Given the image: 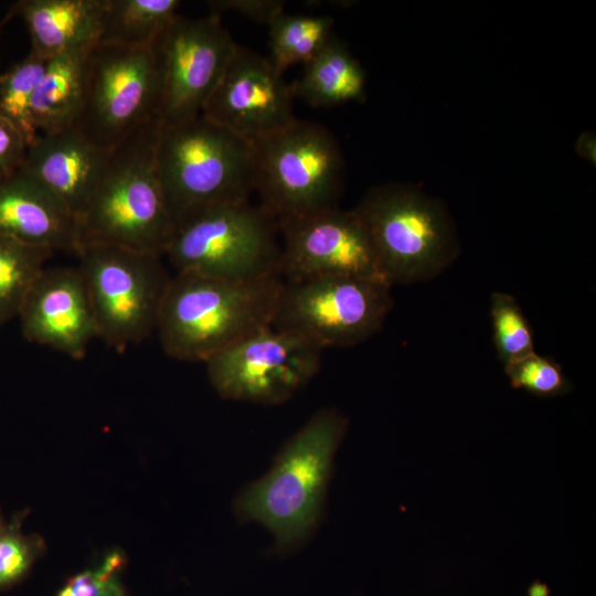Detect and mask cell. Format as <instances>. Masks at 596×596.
<instances>
[{
    "label": "cell",
    "mask_w": 596,
    "mask_h": 596,
    "mask_svg": "<svg viewBox=\"0 0 596 596\" xmlns=\"http://www.w3.org/2000/svg\"><path fill=\"white\" fill-rule=\"evenodd\" d=\"M284 279L273 274L224 279L175 273L164 292L156 331L175 360L205 362L274 321Z\"/></svg>",
    "instance_id": "cell-1"
},
{
    "label": "cell",
    "mask_w": 596,
    "mask_h": 596,
    "mask_svg": "<svg viewBox=\"0 0 596 596\" xmlns=\"http://www.w3.org/2000/svg\"><path fill=\"white\" fill-rule=\"evenodd\" d=\"M160 121L124 139L78 216L79 248L109 245L163 257L175 233L156 166Z\"/></svg>",
    "instance_id": "cell-2"
},
{
    "label": "cell",
    "mask_w": 596,
    "mask_h": 596,
    "mask_svg": "<svg viewBox=\"0 0 596 596\" xmlns=\"http://www.w3.org/2000/svg\"><path fill=\"white\" fill-rule=\"evenodd\" d=\"M156 166L175 230L213 207L254 192L252 143L202 114L159 128Z\"/></svg>",
    "instance_id": "cell-3"
},
{
    "label": "cell",
    "mask_w": 596,
    "mask_h": 596,
    "mask_svg": "<svg viewBox=\"0 0 596 596\" xmlns=\"http://www.w3.org/2000/svg\"><path fill=\"white\" fill-rule=\"evenodd\" d=\"M347 427V418L334 409L315 414L273 469L240 496L238 514L269 529L280 549L304 540L318 520L332 458Z\"/></svg>",
    "instance_id": "cell-4"
},
{
    "label": "cell",
    "mask_w": 596,
    "mask_h": 596,
    "mask_svg": "<svg viewBox=\"0 0 596 596\" xmlns=\"http://www.w3.org/2000/svg\"><path fill=\"white\" fill-rule=\"evenodd\" d=\"M353 211L391 286L430 280L459 254L455 224L443 202L413 185L371 188Z\"/></svg>",
    "instance_id": "cell-5"
},
{
    "label": "cell",
    "mask_w": 596,
    "mask_h": 596,
    "mask_svg": "<svg viewBox=\"0 0 596 596\" xmlns=\"http://www.w3.org/2000/svg\"><path fill=\"white\" fill-rule=\"evenodd\" d=\"M252 148L254 191L277 222L338 206L344 162L324 126L296 118Z\"/></svg>",
    "instance_id": "cell-6"
},
{
    "label": "cell",
    "mask_w": 596,
    "mask_h": 596,
    "mask_svg": "<svg viewBox=\"0 0 596 596\" xmlns=\"http://www.w3.org/2000/svg\"><path fill=\"white\" fill-rule=\"evenodd\" d=\"M161 97L151 47L96 44L85 56L81 108L73 127L109 152L141 126L159 120Z\"/></svg>",
    "instance_id": "cell-7"
},
{
    "label": "cell",
    "mask_w": 596,
    "mask_h": 596,
    "mask_svg": "<svg viewBox=\"0 0 596 596\" xmlns=\"http://www.w3.org/2000/svg\"><path fill=\"white\" fill-rule=\"evenodd\" d=\"M277 220L249 201L207 210L175 230L164 256L175 273L224 279L279 274Z\"/></svg>",
    "instance_id": "cell-8"
},
{
    "label": "cell",
    "mask_w": 596,
    "mask_h": 596,
    "mask_svg": "<svg viewBox=\"0 0 596 596\" xmlns=\"http://www.w3.org/2000/svg\"><path fill=\"white\" fill-rule=\"evenodd\" d=\"M391 287L384 279L342 275L284 280L272 326L322 351L352 347L383 327Z\"/></svg>",
    "instance_id": "cell-9"
},
{
    "label": "cell",
    "mask_w": 596,
    "mask_h": 596,
    "mask_svg": "<svg viewBox=\"0 0 596 596\" xmlns=\"http://www.w3.org/2000/svg\"><path fill=\"white\" fill-rule=\"evenodd\" d=\"M76 255L98 338L121 351L156 331L171 278L162 257L97 244L82 246Z\"/></svg>",
    "instance_id": "cell-10"
},
{
    "label": "cell",
    "mask_w": 596,
    "mask_h": 596,
    "mask_svg": "<svg viewBox=\"0 0 596 596\" xmlns=\"http://www.w3.org/2000/svg\"><path fill=\"white\" fill-rule=\"evenodd\" d=\"M321 353L302 338L270 326L204 363L222 397L275 405L289 400L318 374Z\"/></svg>",
    "instance_id": "cell-11"
},
{
    "label": "cell",
    "mask_w": 596,
    "mask_h": 596,
    "mask_svg": "<svg viewBox=\"0 0 596 596\" xmlns=\"http://www.w3.org/2000/svg\"><path fill=\"white\" fill-rule=\"evenodd\" d=\"M236 46L221 17L211 13L198 19L178 14L168 24L150 46L161 78V127L202 114Z\"/></svg>",
    "instance_id": "cell-12"
},
{
    "label": "cell",
    "mask_w": 596,
    "mask_h": 596,
    "mask_svg": "<svg viewBox=\"0 0 596 596\" xmlns=\"http://www.w3.org/2000/svg\"><path fill=\"white\" fill-rule=\"evenodd\" d=\"M279 275L284 280L317 276L384 279L369 235L352 210L339 206L278 222ZM386 281V280H385Z\"/></svg>",
    "instance_id": "cell-13"
},
{
    "label": "cell",
    "mask_w": 596,
    "mask_h": 596,
    "mask_svg": "<svg viewBox=\"0 0 596 596\" xmlns=\"http://www.w3.org/2000/svg\"><path fill=\"white\" fill-rule=\"evenodd\" d=\"M294 98L291 85L268 57L237 44L202 115L254 143L296 119Z\"/></svg>",
    "instance_id": "cell-14"
},
{
    "label": "cell",
    "mask_w": 596,
    "mask_h": 596,
    "mask_svg": "<svg viewBox=\"0 0 596 596\" xmlns=\"http://www.w3.org/2000/svg\"><path fill=\"white\" fill-rule=\"evenodd\" d=\"M23 337L72 359L97 337L95 315L78 267L45 268L18 315Z\"/></svg>",
    "instance_id": "cell-15"
},
{
    "label": "cell",
    "mask_w": 596,
    "mask_h": 596,
    "mask_svg": "<svg viewBox=\"0 0 596 596\" xmlns=\"http://www.w3.org/2000/svg\"><path fill=\"white\" fill-rule=\"evenodd\" d=\"M108 153L71 127L39 134L28 146L20 169L53 193L78 219L97 187Z\"/></svg>",
    "instance_id": "cell-16"
},
{
    "label": "cell",
    "mask_w": 596,
    "mask_h": 596,
    "mask_svg": "<svg viewBox=\"0 0 596 596\" xmlns=\"http://www.w3.org/2000/svg\"><path fill=\"white\" fill-rule=\"evenodd\" d=\"M0 235L54 253L79 251L77 217L22 169L0 179Z\"/></svg>",
    "instance_id": "cell-17"
},
{
    "label": "cell",
    "mask_w": 596,
    "mask_h": 596,
    "mask_svg": "<svg viewBox=\"0 0 596 596\" xmlns=\"http://www.w3.org/2000/svg\"><path fill=\"white\" fill-rule=\"evenodd\" d=\"M11 10L26 25L31 51L46 58L98 44L103 0H21Z\"/></svg>",
    "instance_id": "cell-18"
},
{
    "label": "cell",
    "mask_w": 596,
    "mask_h": 596,
    "mask_svg": "<svg viewBox=\"0 0 596 596\" xmlns=\"http://www.w3.org/2000/svg\"><path fill=\"white\" fill-rule=\"evenodd\" d=\"M291 85L295 96L312 107H332L363 100L365 72L348 47L332 35L320 52L305 64Z\"/></svg>",
    "instance_id": "cell-19"
},
{
    "label": "cell",
    "mask_w": 596,
    "mask_h": 596,
    "mask_svg": "<svg viewBox=\"0 0 596 596\" xmlns=\"http://www.w3.org/2000/svg\"><path fill=\"white\" fill-rule=\"evenodd\" d=\"M89 50L67 52L49 60L31 102L38 134L74 126L82 102L84 61Z\"/></svg>",
    "instance_id": "cell-20"
},
{
    "label": "cell",
    "mask_w": 596,
    "mask_h": 596,
    "mask_svg": "<svg viewBox=\"0 0 596 596\" xmlns=\"http://www.w3.org/2000/svg\"><path fill=\"white\" fill-rule=\"evenodd\" d=\"M180 6L179 0H103L98 44L150 47Z\"/></svg>",
    "instance_id": "cell-21"
},
{
    "label": "cell",
    "mask_w": 596,
    "mask_h": 596,
    "mask_svg": "<svg viewBox=\"0 0 596 596\" xmlns=\"http://www.w3.org/2000/svg\"><path fill=\"white\" fill-rule=\"evenodd\" d=\"M268 28V60L284 74L295 64H307L320 52L333 35V19L329 15L288 14L284 11Z\"/></svg>",
    "instance_id": "cell-22"
},
{
    "label": "cell",
    "mask_w": 596,
    "mask_h": 596,
    "mask_svg": "<svg viewBox=\"0 0 596 596\" xmlns=\"http://www.w3.org/2000/svg\"><path fill=\"white\" fill-rule=\"evenodd\" d=\"M53 251L0 235V322L19 315Z\"/></svg>",
    "instance_id": "cell-23"
},
{
    "label": "cell",
    "mask_w": 596,
    "mask_h": 596,
    "mask_svg": "<svg viewBox=\"0 0 596 596\" xmlns=\"http://www.w3.org/2000/svg\"><path fill=\"white\" fill-rule=\"evenodd\" d=\"M49 60L30 51L0 75V113L22 132L28 146L39 135L31 116V102Z\"/></svg>",
    "instance_id": "cell-24"
},
{
    "label": "cell",
    "mask_w": 596,
    "mask_h": 596,
    "mask_svg": "<svg viewBox=\"0 0 596 596\" xmlns=\"http://www.w3.org/2000/svg\"><path fill=\"white\" fill-rule=\"evenodd\" d=\"M490 317L493 344L503 365L535 351L531 324L513 296L493 292L490 297Z\"/></svg>",
    "instance_id": "cell-25"
},
{
    "label": "cell",
    "mask_w": 596,
    "mask_h": 596,
    "mask_svg": "<svg viewBox=\"0 0 596 596\" xmlns=\"http://www.w3.org/2000/svg\"><path fill=\"white\" fill-rule=\"evenodd\" d=\"M26 514L28 511L15 513L0 535V592L20 584L46 551L41 535L22 532Z\"/></svg>",
    "instance_id": "cell-26"
},
{
    "label": "cell",
    "mask_w": 596,
    "mask_h": 596,
    "mask_svg": "<svg viewBox=\"0 0 596 596\" xmlns=\"http://www.w3.org/2000/svg\"><path fill=\"white\" fill-rule=\"evenodd\" d=\"M503 366L513 389L523 390L538 397H556L573 389L562 366L535 351Z\"/></svg>",
    "instance_id": "cell-27"
},
{
    "label": "cell",
    "mask_w": 596,
    "mask_h": 596,
    "mask_svg": "<svg viewBox=\"0 0 596 596\" xmlns=\"http://www.w3.org/2000/svg\"><path fill=\"white\" fill-rule=\"evenodd\" d=\"M126 565V554L114 549L94 567L70 577L55 596H128L120 578Z\"/></svg>",
    "instance_id": "cell-28"
},
{
    "label": "cell",
    "mask_w": 596,
    "mask_h": 596,
    "mask_svg": "<svg viewBox=\"0 0 596 596\" xmlns=\"http://www.w3.org/2000/svg\"><path fill=\"white\" fill-rule=\"evenodd\" d=\"M28 142L22 132L0 113V179L14 174L23 164Z\"/></svg>",
    "instance_id": "cell-29"
},
{
    "label": "cell",
    "mask_w": 596,
    "mask_h": 596,
    "mask_svg": "<svg viewBox=\"0 0 596 596\" xmlns=\"http://www.w3.org/2000/svg\"><path fill=\"white\" fill-rule=\"evenodd\" d=\"M284 2L279 0H215L209 1L211 14L221 17L225 12H236L249 20L269 25L284 12Z\"/></svg>",
    "instance_id": "cell-30"
},
{
    "label": "cell",
    "mask_w": 596,
    "mask_h": 596,
    "mask_svg": "<svg viewBox=\"0 0 596 596\" xmlns=\"http://www.w3.org/2000/svg\"><path fill=\"white\" fill-rule=\"evenodd\" d=\"M576 151L579 156L595 163V137L592 132H584L576 142Z\"/></svg>",
    "instance_id": "cell-31"
},
{
    "label": "cell",
    "mask_w": 596,
    "mask_h": 596,
    "mask_svg": "<svg viewBox=\"0 0 596 596\" xmlns=\"http://www.w3.org/2000/svg\"><path fill=\"white\" fill-rule=\"evenodd\" d=\"M14 17V12L10 9V11L7 13V15L0 21V31L3 28V25L10 21V19Z\"/></svg>",
    "instance_id": "cell-32"
},
{
    "label": "cell",
    "mask_w": 596,
    "mask_h": 596,
    "mask_svg": "<svg viewBox=\"0 0 596 596\" xmlns=\"http://www.w3.org/2000/svg\"><path fill=\"white\" fill-rule=\"evenodd\" d=\"M8 525V522L6 521L1 510H0V535L3 533V531L6 530Z\"/></svg>",
    "instance_id": "cell-33"
}]
</instances>
